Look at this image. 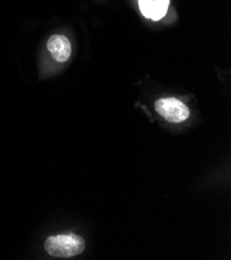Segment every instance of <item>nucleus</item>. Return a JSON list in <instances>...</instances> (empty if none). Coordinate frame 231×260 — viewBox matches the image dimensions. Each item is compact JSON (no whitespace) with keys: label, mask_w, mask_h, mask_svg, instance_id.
<instances>
[{"label":"nucleus","mask_w":231,"mask_h":260,"mask_svg":"<svg viewBox=\"0 0 231 260\" xmlns=\"http://www.w3.org/2000/svg\"><path fill=\"white\" fill-rule=\"evenodd\" d=\"M85 249V241L75 233L49 237L45 242V250L53 257L69 258L81 254Z\"/></svg>","instance_id":"nucleus-1"},{"label":"nucleus","mask_w":231,"mask_h":260,"mask_svg":"<svg viewBox=\"0 0 231 260\" xmlns=\"http://www.w3.org/2000/svg\"><path fill=\"white\" fill-rule=\"evenodd\" d=\"M157 112L169 122H183L190 115L189 108L185 104L175 98L160 99L156 102Z\"/></svg>","instance_id":"nucleus-2"},{"label":"nucleus","mask_w":231,"mask_h":260,"mask_svg":"<svg viewBox=\"0 0 231 260\" xmlns=\"http://www.w3.org/2000/svg\"><path fill=\"white\" fill-rule=\"evenodd\" d=\"M48 51L58 62H65L70 59L72 54V45L69 39L62 35L52 36L47 43Z\"/></svg>","instance_id":"nucleus-3"},{"label":"nucleus","mask_w":231,"mask_h":260,"mask_svg":"<svg viewBox=\"0 0 231 260\" xmlns=\"http://www.w3.org/2000/svg\"><path fill=\"white\" fill-rule=\"evenodd\" d=\"M170 0H153L152 11L150 19L153 21H159L167 14Z\"/></svg>","instance_id":"nucleus-4"},{"label":"nucleus","mask_w":231,"mask_h":260,"mask_svg":"<svg viewBox=\"0 0 231 260\" xmlns=\"http://www.w3.org/2000/svg\"><path fill=\"white\" fill-rule=\"evenodd\" d=\"M152 3H153V0H138L140 11H141L142 15L147 19H150V17H151Z\"/></svg>","instance_id":"nucleus-5"}]
</instances>
